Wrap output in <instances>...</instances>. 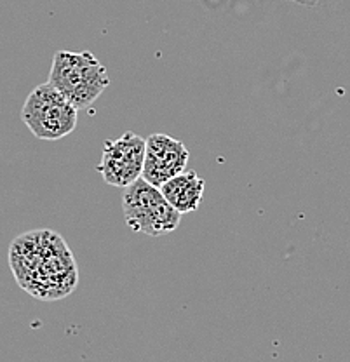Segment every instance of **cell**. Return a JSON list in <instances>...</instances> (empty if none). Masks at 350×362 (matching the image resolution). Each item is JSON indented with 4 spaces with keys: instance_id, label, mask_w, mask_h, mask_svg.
Masks as SVG:
<instances>
[{
    "instance_id": "7a4b0ae2",
    "label": "cell",
    "mask_w": 350,
    "mask_h": 362,
    "mask_svg": "<svg viewBox=\"0 0 350 362\" xmlns=\"http://www.w3.org/2000/svg\"><path fill=\"white\" fill-rule=\"evenodd\" d=\"M49 84L54 86L78 110L91 107L110 84L103 63L89 51H58L52 58Z\"/></svg>"
},
{
    "instance_id": "52a82bcc",
    "label": "cell",
    "mask_w": 350,
    "mask_h": 362,
    "mask_svg": "<svg viewBox=\"0 0 350 362\" xmlns=\"http://www.w3.org/2000/svg\"><path fill=\"white\" fill-rule=\"evenodd\" d=\"M206 181L195 171H183L173 176L161 187L164 197L168 199L182 214L197 211L204 195Z\"/></svg>"
},
{
    "instance_id": "8992f818",
    "label": "cell",
    "mask_w": 350,
    "mask_h": 362,
    "mask_svg": "<svg viewBox=\"0 0 350 362\" xmlns=\"http://www.w3.org/2000/svg\"><path fill=\"white\" fill-rule=\"evenodd\" d=\"M187 146L183 141L168 134H150L146 138L145 164H143V178L156 187H163L165 181L180 175L188 164Z\"/></svg>"
},
{
    "instance_id": "ba28073f",
    "label": "cell",
    "mask_w": 350,
    "mask_h": 362,
    "mask_svg": "<svg viewBox=\"0 0 350 362\" xmlns=\"http://www.w3.org/2000/svg\"><path fill=\"white\" fill-rule=\"evenodd\" d=\"M289 2H296V4H300V6H305V7H314V6H317L319 0H289Z\"/></svg>"
},
{
    "instance_id": "277c9868",
    "label": "cell",
    "mask_w": 350,
    "mask_h": 362,
    "mask_svg": "<svg viewBox=\"0 0 350 362\" xmlns=\"http://www.w3.org/2000/svg\"><path fill=\"white\" fill-rule=\"evenodd\" d=\"M77 117L78 108L49 82L37 86L28 94L21 110L25 126L35 138L46 141H56L74 133Z\"/></svg>"
},
{
    "instance_id": "6da1fadb",
    "label": "cell",
    "mask_w": 350,
    "mask_h": 362,
    "mask_svg": "<svg viewBox=\"0 0 350 362\" xmlns=\"http://www.w3.org/2000/svg\"><path fill=\"white\" fill-rule=\"evenodd\" d=\"M11 270L20 286L40 300H59L77 286V267L70 249L51 230L20 235L11 244Z\"/></svg>"
},
{
    "instance_id": "5b68a950",
    "label": "cell",
    "mask_w": 350,
    "mask_h": 362,
    "mask_svg": "<svg viewBox=\"0 0 350 362\" xmlns=\"http://www.w3.org/2000/svg\"><path fill=\"white\" fill-rule=\"evenodd\" d=\"M145 152L146 139L127 131L120 138L105 143L96 169L107 185L126 188L141 178Z\"/></svg>"
},
{
    "instance_id": "3957f363",
    "label": "cell",
    "mask_w": 350,
    "mask_h": 362,
    "mask_svg": "<svg viewBox=\"0 0 350 362\" xmlns=\"http://www.w3.org/2000/svg\"><path fill=\"white\" fill-rule=\"evenodd\" d=\"M126 225L133 232L148 237H159L178 228L182 213L164 197L163 190L145 178L126 187L122 197Z\"/></svg>"
}]
</instances>
